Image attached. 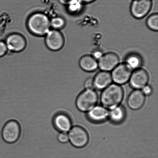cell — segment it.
<instances>
[{
    "label": "cell",
    "instance_id": "obj_3",
    "mask_svg": "<svg viewBox=\"0 0 158 158\" xmlns=\"http://www.w3.org/2000/svg\"><path fill=\"white\" fill-rule=\"evenodd\" d=\"M98 100V94L95 90L93 88L86 89L77 97L76 106L79 111L88 112L96 106Z\"/></svg>",
    "mask_w": 158,
    "mask_h": 158
},
{
    "label": "cell",
    "instance_id": "obj_16",
    "mask_svg": "<svg viewBox=\"0 0 158 158\" xmlns=\"http://www.w3.org/2000/svg\"><path fill=\"white\" fill-rule=\"evenodd\" d=\"M79 65L85 72H94L98 67V61L92 55H85L80 58L79 61Z\"/></svg>",
    "mask_w": 158,
    "mask_h": 158
},
{
    "label": "cell",
    "instance_id": "obj_7",
    "mask_svg": "<svg viewBox=\"0 0 158 158\" xmlns=\"http://www.w3.org/2000/svg\"><path fill=\"white\" fill-rule=\"evenodd\" d=\"M152 5V0H133L131 6V14L135 18L141 19L148 15Z\"/></svg>",
    "mask_w": 158,
    "mask_h": 158
},
{
    "label": "cell",
    "instance_id": "obj_10",
    "mask_svg": "<svg viewBox=\"0 0 158 158\" xmlns=\"http://www.w3.org/2000/svg\"><path fill=\"white\" fill-rule=\"evenodd\" d=\"M64 37L58 30H50L46 35V45L51 50L57 51L60 50L64 46Z\"/></svg>",
    "mask_w": 158,
    "mask_h": 158
},
{
    "label": "cell",
    "instance_id": "obj_8",
    "mask_svg": "<svg viewBox=\"0 0 158 158\" xmlns=\"http://www.w3.org/2000/svg\"><path fill=\"white\" fill-rule=\"evenodd\" d=\"M131 70L126 63L119 64L111 73L112 81L119 85L126 83L130 80L132 73Z\"/></svg>",
    "mask_w": 158,
    "mask_h": 158
},
{
    "label": "cell",
    "instance_id": "obj_15",
    "mask_svg": "<svg viewBox=\"0 0 158 158\" xmlns=\"http://www.w3.org/2000/svg\"><path fill=\"white\" fill-rule=\"evenodd\" d=\"M94 88L98 90L105 89L112 81L111 74L109 72L101 71L98 73L93 79Z\"/></svg>",
    "mask_w": 158,
    "mask_h": 158
},
{
    "label": "cell",
    "instance_id": "obj_17",
    "mask_svg": "<svg viewBox=\"0 0 158 158\" xmlns=\"http://www.w3.org/2000/svg\"><path fill=\"white\" fill-rule=\"evenodd\" d=\"M126 116V112L123 106H119L111 110L108 118L112 123L119 124L123 123Z\"/></svg>",
    "mask_w": 158,
    "mask_h": 158
},
{
    "label": "cell",
    "instance_id": "obj_13",
    "mask_svg": "<svg viewBox=\"0 0 158 158\" xmlns=\"http://www.w3.org/2000/svg\"><path fill=\"white\" fill-rule=\"evenodd\" d=\"M87 114L90 121L94 123H100L107 120L109 111L107 108L101 106H96Z\"/></svg>",
    "mask_w": 158,
    "mask_h": 158
},
{
    "label": "cell",
    "instance_id": "obj_24",
    "mask_svg": "<svg viewBox=\"0 0 158 158\" xmlns=\"http://www.w3.org/2000/svg\"><path fill=\"white\" fill-rule=\"evenodd\" d=\"M85 86L86 89H92L94 88L93 79L89 78L86 80L85 83Z\"/></svg>",
    "mask_w": 158,
    "mask_h": 158
},
{
    "label": "cell",
    "instance_id": "obj_21",
    "mask_svg": "<svg viewBox=\"0 0 158 158\" xmlns=\"http://www.w3.org/2000/svg\"><path fill=\"white\" fill-rule=\"evenodd\" d=\"M57 139L60 143L66 144L69 142V134L67 133L59 132Z\"/></svg>",
    "mask_w": 158,
    "mask_h": 158
},
{
    "label": "cell",
    "instance_id": "obj_26",
    "mask_svg": "<svg viewBox=\"0 0 158 158\" xmlns=\"http://www.w3.org/2000/svg\"><path fill=\"white\" fill-rule=\"evenodd\" d=\"M74 1L75 0H59V1L61 4L64 5H69Z\"/></svg>",
    "mask_w": 158,
    "mask_h": 158
},
{
    "label": "cell",
    "instance_id": "obj_20",
    "mask_svg": "<svg viewBox=\"0 0 158 158\" xmlns=\"http://www.w3.org/2000/svg\"><path fill=\"white\" fill-rule=\"evenodd\" d=\"M65 25V21L61 17H57L52 19L50 20L51 27L53 28V29L58 30L62 29Z\"/></svg>",
    "mask_w": 158,
    "mask_h": 158
},
{
    "label": "cell",
    "instance_id": "obj_22",
    "mask_svg": "<svg viewBox=\"0 0 158 158\" xmlns=\"http://www.w3.org/2000/svg\"><path fill=\"white\" fill-rule=\"evenodd\" d=\"M8 50L6 43L0 41V57L4 56Z\"/></svg>",
    "mask_w": 158,
    "mask_h": 158
},
{
    "label": "cell",
    "instance_id": "obj_1",
    "mask_svg": "<svg viewBox=\"0 0 158 158\" xmlns=\"http://www.w3.org/2000/svg\"><path fill=\"white\" fill-rule=\"evenodd\" d=\"M123 96V90L120 85L111 84L103 89L101 95L100 101L103 106L111 110L120 105Z\"/></svg>",
    "mask_w": 158,
    "mask_h": 158
},
{
    "label": "cell",
    "instance_id": "obj_18",
    "mask_svg": "<svg viewBox=\"0 0 158 158\" xmlns=\"http://www.w3.org/2000/svg\"><path fill=\"white\" fill-rule=\"evenodd\" d=\"M141 57L138 54L131 53L127 56L125 63L131 70L140 68L142 64Z\"/></svg>",
    "mask_w": 158,
    "mask_h": 158
},
{
    "label": "cell",
    "instance_id": "obj_27",
    "mask_svg": "<svg viewBox=\"0 0 158 158\" xmlns=\"http://www.w3.org/2000/svg\"><path fill=\"white\" fill-rule=\"evenodd\" d=\"M82 2L86 3H89L93 2L95 1V0H80Z\"/></svg>",
    "mask_w": 158,
    "mask_h": 158
},
{
    "label": "cell",
    "instance_id": "obj_19",
    "mask_svg": "<svg viewBox=\"0 0 158 158\" xmlns=\"http://www.w3.org/2000/svg\"><path fill=\"white\" fill-rule=\"evenodd\" d=\"M146 24L150 29L157 31L158 30V15L154 13L148 17L146 21Z\"/></svg>",
    "mask_w": 158,
    "mask_h": 158
},
{
    "label": "cell",
    "instance_id": "obj_6",
    "mask_svg": "<svg viewBox=\"0 0 158 158\" xmlns=\"http://www.w3.org/2000/svg\"><path fill=\"white\" fill-rule=\"evenodd\" d=\"M52 126L58 132H69L72 127V121L70 116L64 111H57L52 119Z\"/></svg>",
    "mask_w": 158,
    "mask_h": 158
},
{
    "label": "cell",
    "instance_id": "obj_14",
    "mask_svg": "<svg viewBox=\"0 0 158 158\" xmlns=\"http://www.w3.org/2000/svg\"><path fill=\"white\" fill-rule=\"evenodd\" d=\"M145 102V95L140 89H135L129 94L127 99L128 106L131 109L138 110L142 108Z\"/></svg>",
    "mask_w": 158,
    "mask_h": 158
},
{
    "label": "cell",
    "instance_id": "obj_4",
    "mask_svg": "<svg viewBox=\"0 0 158 158\" xmlns=\"http://www.w3.org/2000/svg\"><path fill=\"white\" fill-rule=\"evenodd\" d=\"M21 132L22 127L19 122L15 119H11L3 126L1 131L2 138L6 143H15L20 139Z\"/></svg>",
    "mask_w": 158,
    "mask_h": 158
},
{
    "label": "cell",
    "instance_id": "obj_11",
    "mask_svg": "<svg viewBox=\"0 0 158 158\" xmlns=\"http://www.w3.org/2000/svg\"><path fill=\"white\" fill-rule=\"evenodd\" d=\"M120 59L117 54L109 52L104 54L98 60V67L102 71L109 72L119 64Z\"/></svg>",
    "mask_w": 158,
    "mask_h": 158
},
{
    "label": "cell",
    "instance_id": "obj_23",
    "mask_svg": "<svg viewBox=\"0 0 158 158\" xmlns=\"http://www.w3.org/2000/svg\"><path fill=\"white\" fill-rule=\"evenodd\" d=\"M103 54V52L100 50H96L94 51L92 53V56L96 60H99L102 56Z\"/></svg>",
    "mask_w": 158,
    "mask_h": 158
},
{
    "label": "cell",
    "instance_id": "obj_5",
    "mask_svg": "<svg viewBox=\"0 0 158 158\" xmlns=\"http://www.w3.org/2000/svg\"><path fill=\"white\" fill-rule=\"evenodd\" d=\"M68 134L69 142L76 148H83L89 142V137L87 131L82 127L78 125L72 127Z\"/></svg>",
    "mask_w": 158,
    "mask_h": 158
},
{
    "label": "cell",
    "instance_id": "obj_12",
    "mask_svg": "<svg viewBox=\"0 0 158 158\" xmlns=\"http://www.w3.org/2000/svg\"><path fill=\"white\" fill-rule=\"evenodd\" d=\"M6 44L7 49L11 52H18L25 48L26 42L24 37L19 34H11L6 39Z\"/></svg>",
    "mask_w": 158,
    "mask_h": 158
},
{
    "label": "cell",
    "instance_id": "obj_9",
    "mask_svg": "<svg viewBox=\"0 0 158 158\" xmlns=\"http://www.w3.org/2000/svg\"><path fill=\"white\" fill-rule=\"evenodd\" d=\"M149 80V75L147 71L139 68L131 73L129 81L131 87L135 89H140L148 85Z\"/></svg>",
    "mask_w": 158,
    "mask_h": 158
},
{
    "label": "cell",
    "instance_id": "obj_2",
    "mask_svg": "<svg viewBox=\"0 0 158 158\" xmlns=\"http://www.w3.org/2000/svg\"><path fill=\"white\" fill-rule=\"evenodd\" d=\"M27 25L29 30L34 35L43 36L50 30V20L45 14L38 12L29 17Z\"/></svg>",
    "mask_w": 158,
    "mask_h": 158
},
{
    "label": "cell",
    "instance_id": "obj_25",
    "mask_svg": "<svg viewBox=\"0 0 158 158\" xmlns=\"http://www.w3.org/2000/svg\"><path fill=\"white\" fill-rule=\"evenodd\" d=\"M142 89V92L145 95H149L152 93V88L148 85H146Z\"/></svg>",
    "mask_w": 158,
    "mask_h": 158
}]
</instances>
